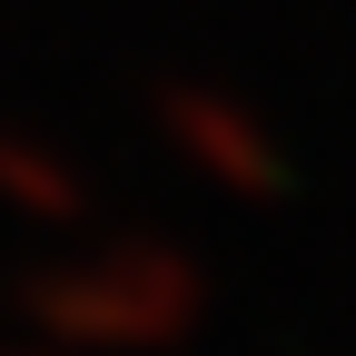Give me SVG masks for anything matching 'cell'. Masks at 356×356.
<instances>
[{
    "label": "cell",
    "instance_id": "cell-3",
    "mask_svg": "<svg viewBox=\"0 0 356 356\" xmlns=\"http://www.w3.org/2000/svg\"><path fill=\"white\" fill-rule=\"evenodd\" d=\"M0 198H10V208H30V218H70V208H79V178H70L50 149L0 139Z\"/></svg>",
    "mask_w": 356,
    "mask_h": 356
},
{
    "label": "cell",
    "instance_id": "cell-2",
    "mask_svg": "<svg viewBox=\"0 0 356 356\" xmlns=\"http://www.w3.org/2000/svg\"><path fill=\"white\" fill-rule=\"evenodd\" d=\"M159 119H168V139L188 149L218 188H238V198H267V188H287V159L267 149V129L238 109V99H218V89H168L159 99Z\"/></svg>",
    "mask_w": 356,
    "mask_h": 356
},
{
    "label": "cell",
    "instance_id": "cell-1",
    "mask_svg": "<svg viewBox=\"0 0 356 356\" xmlns=\"http://www.w3.org/2000/svg\"><path fill=\"white\" fill-rule=\"evenodd\" d=\"M30 317L50 346H79V356H139V346H168L178 327L198 317V267L178 248H119L79 277H50L30 287Z\"/></svg>",
    "mask_w": 356,
    "mask_h": 356
},
{
    "label": "cell",
    "instance_id": "cell-4",
    "mask_svg": "<svg viewBox=\"0 0 356 356\" xmlns=\"http://www.w3.org/2000/svg\"><path fill=\"white\" fill-rule=\"evenodd\" d=\"M0 356H40V346H0Z\"/></svg>",
    "mask_w": 356,
    "mask_h": 356
}]
</instances>
